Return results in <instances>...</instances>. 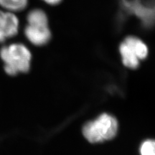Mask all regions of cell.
Segmentation results:
<instances>
[{
  "label": "cell",
  "mask_w": 155,
  "mask_h": 155,
  "mask_svg": "<svg viewBox=\"0 0 155 155\" xmlns=\"http://www.w3.org/2000/svg\"><path fill=\"white\" fill-rule=\"evenodd\" d=\"M5 72L9 75L27 73L30 70L32 55L30 50L22 43H12L0 50Z\"/></svg>",
  "instance_id": "obj_1"
},
{
  "label": "cell",
  "mask_w": 155,
  "mask_h": 155,
  "mask_svg": "<svg viewBox=\"0 0 155 155\" xmlns=\"http://www.w3.org/2000/svg\"><path fill=\"white\" fill-rule=\"evenodd\" d=\"M82 131L89 142H103L116 137L118 131V121L113 116L102 114L94 121L86 124Z\"/></svg>",
  "instance_id": "obj_2"
},
{
  "label": "cell",
  "mask_w": 155,
  "mask_h": 155,
  "mask_svg": "<svg viewBox=\"0 0 155 155\" xmlns=\"http://www.w3.org/2000/svg\"><path fill=\"white\" fill-rule=\"evenodd\" d=\"M119 52L124 65L129 68L136 69L139 67L140 61L147 57L149 50L141 39L129 36L120 45Z\"/></svg>",
  "instance_id": "obj_3"
},
{
  "label": "cell",
  "mask_w": 155,
  "mask_h": 155,
  "mask_svg": "<svg viewBox=\"0 0 155 155\" xmlns=\"http://www.w3.org/2000/svg\"><path fill=\"white\" fill-rule=\"evenodd\" d=\"M120 3L124 15H134L144 28L155 25V1L144 2L141 0H120Z\"/></svg>",
  "instance_id": "obj_4"
},
{
  "label": "cell",
  "mask_w": 155,
  "mask_h": 155,
  "mask_svg": "<svg viewBox=\"0 0 155 155\" xmlns=\"http://www.w3.org/2000/svg\"><path fill=\"white\" fill-rule=\"evenodd\" d=\"M19 25V19L15 14L0 10V43L16 35Z\"/></svg>",
  "instance_id": "obj_5"
},
{
  "label": "cell",
  "mask_w": 155,
  "mask_h": 155,
  "mask_svg": "<svg viewBox=\"0 0 155 155\" xmlns=\"http://www.w3.org/2000/svg\"><path fill=\"white\" fill-rule=\"evenodd\" d=\"M25 35L31 43L36 46L45 45L51 39L48 25H28L25 27Z\"/></svg>",
  "instance_id": "obj_6"
},
{
  "label": "cell",
  "mask_w": 155,
  "mask_h": 155,
  "mask_svg": "<svg viewBox=\"0 0 155 155\" xmlns=\"http://www.w3.org/2000/svg\"><path fill=\"white\" fill-rule=\"evenodd\" d=\"M27 22L28 25H48V18L43 10L40 9H35L28 14Z\"/></svg>",
  "instance_id": "obj_7"
},
{
  "label": "cell",
  "mask_w": 155,
  "mask_h": 155,
  "mask_svg": "<svg viewBox=\"0 0 155 155\" xmlns=\"http://www.w3.org/2000/svg\"><path fill=\"white\" fill-rule=\"evenodd\" d=\"M28 5V0H0V6L8 12H20Z\"/></svg>",
  "instance_id": "obj_8"
},
{
  "label": "cell",
  "mask_w": 155,
  "mask_h": 155,
  "mask_svg": "<svg viewBox=\"0 0 155 155\" xmlns=\"http://www.w3.org/2000/svg\"><path fill=\"white\" fill-rule=\"evenodd\" d=\"M141 155H155V140L148 139L144 141L140 147Z\"/></svg>",
  "instance_id": "obj_9"
},
{
  "label": "cell",
  "mask_w": 155,
  "mask_h": 155,
  "mask_svg": "<svg viewBox=\"0 0 155 155\" xmlns=\"http://www.w3.org/2000/svg\"><path fill=\"white\" fill-rule=\"evenodd\" d=\"M42 1L50 5H56L61 2L62 0H42Z\"/></svg>",
  "instance_id": "obj_10"
}]
</instances>
